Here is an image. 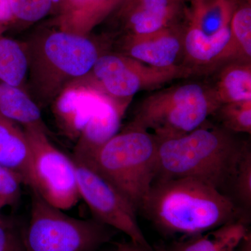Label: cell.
Masks as SVG:
<instances>
[{
    "mask_svg": "<svg viewBox=\"0 0 251 251\" xmlns=\"http://www.w3.org/2000/svg\"><path fill=\"white\" fill-rule=\"evenodd\" d=\"M140 209L158 227L187 234L217 229L238 214L230 198L191 177L155 179Z\"/></svg>",
    "mask_w": 251,
    "mask_h": 251,
    "instance_id": "obj_1",
    "label": "cell"
},
{
    "mask_svg": "<svg viewBox=\"0 0 251 251\" xmlns=\"http://www.w3.org/2000/svg\"><path fill=\"white\" fill-rule=\"evenodd\" d=\"M248 148L229 130L203 124L187 134L158 140L156 179L194 178L221 191L233 181Z\"/></svg>",
    "mask_w": 251,
    "mask_h": 251,
    "instance_id": "obj_2",
    "label": "cell"
},
{
    "mask_svg": "<svg viewBox=\"0 0 251 251\" xmlns=\"http://www.w3.org/2000/svg\"><path fill=\"white\" fill-rule=\"evenodd\" d=\"M23 44L28 59L25 91L39 108L85 76L100 54L88 36L59 28L36 32Z\"/></svg>",
    "mask_w": 251,
    "mask_h": 251,
    "instance_id": "obj_3",
    "label": "cell"
},
{
    "mask_svg": "<svg viewBox=\"0 0 251 251\" xmlns=\"http://www.w3.org/2000/svg\"><path fill=\"white\" fill-rule=\"evenodd\" d=\"M83 161L98 170L138 211L156 178L158 139L131 122Z\"/></svg>",
    "mask_w": 251,
    "mask_h": 251,
    "instance_id": "obj_4",
    "label": "cell"
},
{
    "mask_svg": "<svg viewBox=\"0 0 251 251\" xmlns=\"http://www.w3.org/2000/svg\"><path fill=\"white\" fill-rule=\"evenodd\" d=\"M220 105L211 89L190 82L149 97L132 122L158 140L177 138L202 126Z\"/></svg>",
    "mask_w": 251,
    "mask_h": 251,
    "instance_id": "obj_5",
    "label": "cell"
},
{
    "mask_svg": "<svg viewBox=\"0 0 251 251\" xmlns=\"http://www.w3.org/2000/svg\"><path fill=\"white\" fill-rule=\"evenodd\" d=\"M62 211L31 191L30 217L23 228L27 251H97L111 239V227Z\"/></svg>",
    "mask_w": 251,
    "mask_h": 251,
    "instance_id": "obj_6",
    "label": "cell"
},
{
    "mask_svg": "<svg viewBox=\"0 0 251 251\" xmlns=\"http://www.w3.org/2000/svg\"><path fill=\"white\" fill-rule=\"evenodd\" d=\"M192 72L187 67L158 69L123 54H100L90 72L69 86L97 91L114 102L125 114L130 99L145 89L158 87Z\"/></svg>",
    "mask_w": 251,
    "mask_h": 251,
    "instance_id": "obj_7",
    "label": "cell"
},
{
    "mask_svg": "<svg viewBox=\"0 0 251 251\" xmlns=\"http://www.w3.org/2000/svg\"><path fill=\"white\" fill-rule=\"evenodd\" d=\"M23 129L31 150V191L57 209H72L80 198L74 160L51 143L47 130L35 126Z\"/></svg>",
    "mask_w": 251,
    "mask_h": 251,
    "instance_id": "obj_8",
    "label": "cell"
},
{
    "mask_svg": "<svg viewBox=\"0 0 251 251\" xmlns=\"http://www.w3.org/2000/svg\"><path fill=\"white\" fill-rule=\"evenodd\" d=\"M72 158L76 169L80 197L90 208L94 219L121 231L135 245L151 251V247L138 225L137 211L133 204L92 165Z\"/></svg>",
    "mask_w": 251,
    "mask_h": 251,
    "instance_id": "obj_9",
    "label": "cell"
},
{
    "mask_svg": "<svg viewBox=\"0 0 251 251\" xmlns=\"http://www.w3.org/2000/svg\"><path fill=\"white\" fill-rule=\"evenodd\" d=\"M183 38L184 34L171 27L147 35H128L122 54L158 69L179 67L176 62L184 52Z\"/></svg>",
    "mask_w": 251,
    "mask_h": 251,
    "instance_id": "obj_10",
    "label": "cell"
},
{
    "mask_svg": "<svg viewBox=\"0 0 251 251\" xmlns=\"http://www.w3.org/2000/svg\"><path fill=\"white\" fill-rule=\"evenodd\" d=\"M123 115L116 104L99 94L93 111L77 138L74 158L90 159L99 148L120 131Z\"/></svg>",
    "mask_w": 251,
    "mask_h": 251,
    "instance_id": "obj_11",
    "label": "cell"
},
{
    "mask_svg": "<svg viewBox=\"0 0 251 251\" xmlns=\"http://www.w3.org/2000/svg\"><path fill=\"white\" fill-rule=\"evenodd\" d=\"M179 0H124L122 14L128 35L153 34L171 27Z\"/></svg>",
    "mask_w": 251,
    "mask_h": 251,
    "instance_id": "obj_12",
    "label": "cell"
},
{
    "mask_svg": "<svg viewBox=\"0 0 251 251\" xmlns=\"http://www.w3.org/2000/svg\"><path fill=\"white\" fill-rule=\"evenodd\" d=\"M99 92L69 86L54 100L53 111L61 128L72 138H78L82 128L93 111Z\"/></svg>",
    "mask_w": 251,
    "mask_h": 251,
    "instance_id": "obj_13",
    "label": "cell"
},
{
    "mask_svg": "<svg viewBox=\"0 0 251 251\" xmlns=\"http://www.w3.org/2000/svg\"><path fill=\"white\" fill-rule=\"evenodd\" d=\"M183 44L187 59L197 65L212 64L238 52L229 25L208 35L191 25L184 34Z\"/></svg>",
    "mask_w": 251,
    "mask_h": 251,
    "instance_id": "obj_14",
    "label": "cell"
},
{
    "mask_svg": "<svg viewBox=\"0 0 251 251\" xmlns=\"http://www.w3.org/2000/svg\"><path fill=\"white\" fill-rule=\"evenodd\" d=\"M124 0H63L57 20L59 29L87 36Z\"/></svg>",
    "mask_w": 251,
    "mask_h": 251,
    "instance_id": "obj_15",
    "label": "cell"
},
{
    "mask_svg": "<svg viewBox=\"0 0 251 251\" xmlns=\"http://www.w3.org/2000/svg\"><path fill=\"white\" fill-rule=\"evenodd\" d=\"M0 164L17 173L31 187V150L24 129L0 115Z\"/></svg>",
    "mask_w": 251,
    "mask_h": 251,
    "instance_id": "obj_16",
    "label": "cell"
},
{
    "mask_svg": "<svg viewBox=\"0 0 251 251\" xmlns=\"http://www.w3.org/2000/svg\"><path fill=\"white\" fill-rule=\"evenodd\" d=\"M0 115L25 127L48 130L40 108L24 89L0 81Z\"/></svg>",
    "mask_w": 251,
    "mask_h": 251,
    "instance_id": "obj_17",
    "label": "cell"
},
{
    "mask_svg": "<svg viewBox=\"0 0 251 251\" xmlns=\"http://www.w3.org/2000/svg\"><path fill=\"white\" fill-rule=\"evenodd\" d=\"M211 90L220 105L251 101V64L233 63L225 67Z\"/></svg>",
    "mask_w": 251,
    "mask_h": 251,
    "instance_id": "obj_18",
    "label": "cell"
},
{
    "mask_svg": "<svg viewBox=\"0 0 251 251\" xmlns=\"http://www.w3.org/2000/svg\"><path fill=\"white\" fill-rule=\"evenodd\" d=\"M0 27V81L25 90L27 53L23 43L6 37Z\"/></svg>",
    "mask_w": 251,
    "mask_h": 251,
    "instance_id": "obj_19",
    "label": "cell"
},
{
    "mask_svg": "<svg viewBox=\"0 0 251 251\" xmlns=\"http://www.w3.org/2000/svg\"><path fill=\"white\" fill-rule=\"evenodd\" d=\"M234 11L231 0H213L210 2L196 0L191 25L211 35L229 25Z\"/></svg>",
    "mask_w": 251,
    "mask_h": 251,
    "instance_id": "obj_20",
    "label": "cell"
},
{
    "mask_svg": "<svg viewBox=\"0 0 251 251\" xmlns=\"http://www.w3.org/2000/svg\"><path fill=\"white\" fill-rule=\"evenodd\" d=\"M246 235L244 225L230 223L180 246L177 251H232Z\"/></svg>",
    "mask_w": 251,
    "mask_h": 251,
    "instance_id": "obj_21",
    "label": "cell"
},
{
    "mask_svg": "<svg viewBox=\"0 0 251 251\" xmlns=\"http://www.w3.org/2000/svg\"><path fill=\"white\" fill-rule=\"evenodd\" d=\"M232 39L238 52L247 60L251 57V7L244 4L234 11L229 23Z\"/></svg>",
    "mask_w": 251,
    "mask_h": 251,
    "instance_id": "obj_22",
    "label": "cell"
},
{
    "mask_svg": "<svg viewBox=\"0 0 251 251\" xmlns=\"http://www.w3.org/2000/svg\"><path fill=\"white\" fill-rule=\"evenodd\" d=\"M217 110L226 129L251 133V101L223 104Z\"/></svg>",
    "mask_w": 251,
    "mask_h": 251,
    "instance_id": "obj_23",
    "label": "cell"
},
{
    "mask_svg": "<svg viewBox=\"0 0 251 251\" xmlns=\"http://www.w3.org/2000/svg\"><path fill=\"white\" fill-rule=\"evenodd\" d=\"M14 20L35 23L43 19L54 7L52 0H8Z\"/></svg>",
    "mask_w": 251,
    "mask_h": 251,
    "instance_id": "obj_24",
    "label": "cell"
},
{
    "mask_svg": "<svg viewBox=\"0 0 251 251\" xmlns=\"http://www.w3.org/2000/svg\"><path fill=\"white\" fill-rule=\"evenodd\" d=\"M234 190L238 198L246 206L251 205V153L248 148L243 155L234 176Z\"/></svg>",
    "mask_w": 251,
    "mask_h": 251,
    "instance_id": "obj_25",
    "label": "cell"
},
{
    "mask_svg": "<svg viewBox=\"0 0 251 251\" xmlns=\"http://www.w3.org/2000/svg\"><path fill=\"white\" fill-rule=\"evenodd\" d=\"M22 184L23 179L19 175L0 164V200L6 205L17 204L21 198Z\"/></svg>",
    "mask_w": 251,
    "mask_h": 251,
    "instance_id": "obj_26",
    "label": "cell"
},
{
    "mask_svg": "<svg viewBox=\"0 0 251 251\" xmlns=\"http://www.w3.org/2000/svg\"><path fill=\"white\" fill-rule=\"evenodd\" d=\"M0 251H27L23 227L3 218L0 220Z\"/></svg>",
    "mask_w": 251,
    "mask_h": 251,
    "instance_id": "obj_27",
    "label": "cell"
},
{
    "mask_svg": "<svg viewBox=\"0 0 251 251\" xmlns=\"http://www.w3.org/2000/svg\"><path fill=\"white\" fill-rule=\"evenodd\" d=\"M15 21L8 0H0V27Z\"/></svg>",
    "mask_w": 251,
    "mask_h": 251,
    "instance_id": "obj_28",
    "label": "cell"
},
{
    "mask_svg": "<svg viewBox=\"0 0 251 251\" xmlns=\"http://www.w3.org/2000/svg\"><path fill=\"white\" fill-rule=\"evenodd\" d=\"M138 247L132 242L121 243L117 244L116 251H138Z\"/></svg>",
    "mask_w": 251,
    "mask_h": 251,
    "instance_id": "obj_29",
    "label": "cell"
},
{
    "mask_svg": "<svg viewBox=\"0 0 251 251\" xmlns=\"http://www.w3.org/2000/svg\"><path fill=\"white\" fill-rule=\"evenodd\" d=\"M6 206L7 205H6V203L4 201H1V200H0V209H2L3 208Z\"/></svg>",
    "mask_w": 251,
    "mask_h": 251,
    "instance_id": "obj_30",
    "label": "cell"
},
{
    "mask_svg": "<svg viewBox=\"0 0 251 251\" xmlns=\"http://www.w3.org/2000/svg\"><path fill=\"white\" fill-rule=\"evenodd\" d=\"M62 1L63 0H52V1H53L54 6H56V5H60Z\"/></svg>",
    "mask_w": 251,
    "mask_h": 251,
    "instance_id": "obj_31",
    "label": "cell"
},
{
    "mask_svg": "<svg viewBox=\"0 0 251 251\" xmlns=\"http://www.w3.org/2000/svg\"><path fill=\"white\" fill-rule=\"evenodd\" d=\"M138 251H147L145 250V249H143V248L138 247Z\"/></svg>",
    "mask_w": 251,
    "mask_h": 251,
    "instance_id": "obj_32",
    "label": "cell"
},
{
    "mask_svg": "<svg viewBox=\"0 0 251 251\" xmlns=\"http://www.w3.org/2000/svg\"><path fill=\"white\" fill-rule=\"evenodd\" d=\"M158 251H167L166 250H158Z\"/></svg>",
    "mask_w": 251,
    "mask_h": 251,
    "instance_id": "obj_33",
    "label": "cell"
},
{
    "mask_svg": "<svg viewBox=\"0 0 251 251\" xmlns=\"http://www.w3.org/2000/svg\"></svg>",
    "mask_w": 251,
    "mask_h": 251,
    "instance_id": "obj_34",
    "label": "cell"
}]
</instances>
